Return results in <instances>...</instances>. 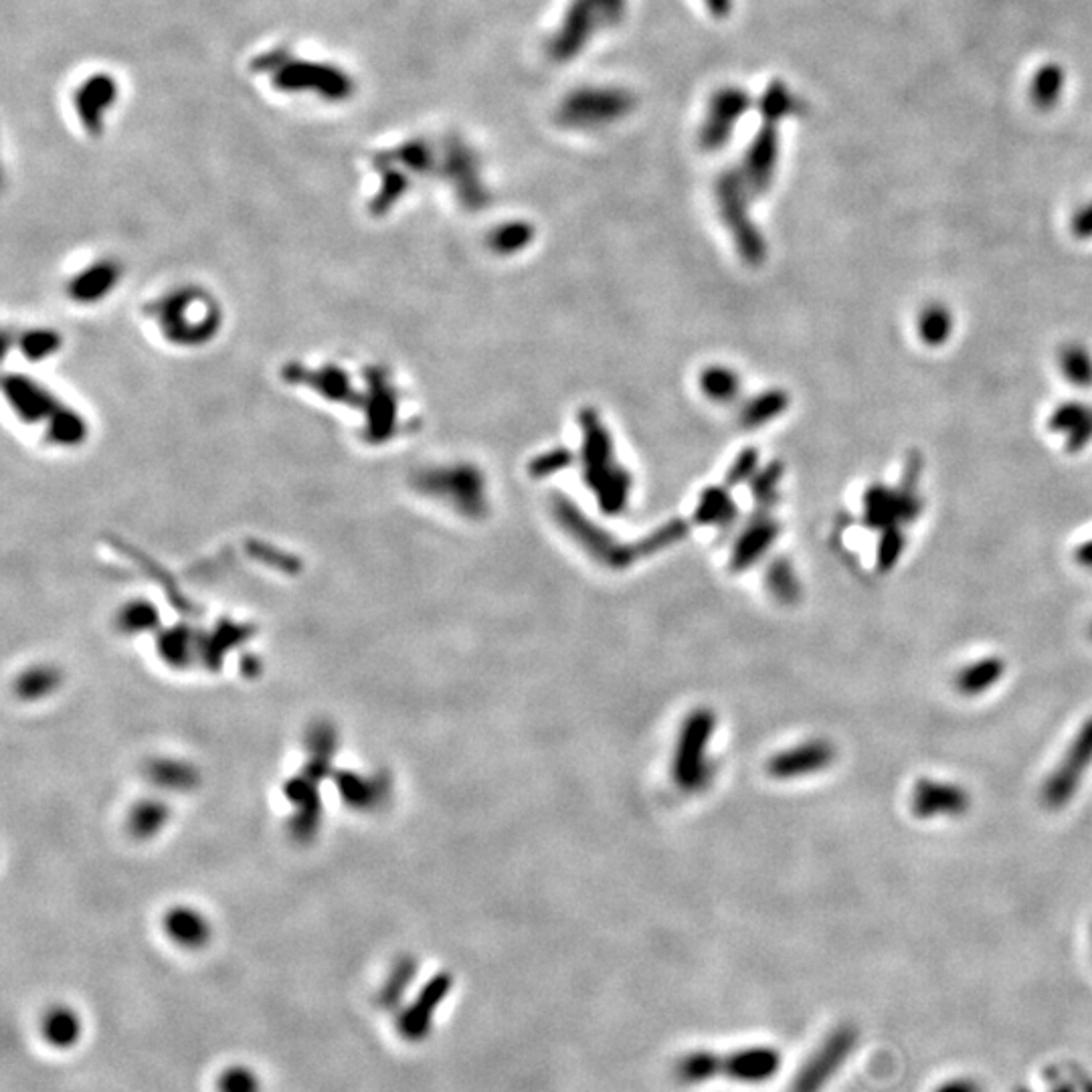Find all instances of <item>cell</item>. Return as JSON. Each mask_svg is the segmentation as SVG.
Wrapping results in <instances>:
<instances>
[{
    "label": "cell",
    "mask_w": 1092,
    "mask_h": 1092,
    "mask_svg": "<svg viewBox=\"0 0 1092 1092\" xmlns=\"http://www.w3.org/2000/svg\"><path fill=\"white\" fill-rule=\"evenodd\" d=\"M904 544H906V540H904V534H903L901 529L884 530V534L878 542V553H876V564H878L882 573L895 568V564L903 557Z\"/></svg>",
    "instance_id": "obj_18"
},
{
    "label": "cell",
    "mask_w": 1092,
    "mask_h": 1092,
    "mask_svg": "<svg viewBox=\"0 0 1092 1092\" xmlns=\"http://www.w3.org/2000/svg\"><path fill=\"white\" fill-rule=\"evenodd\" d=\"M1017 1092H1030V1090H1026V1088H1022V1090H1017Z\"/></svg>",
    "instance_id": "obj_23"
},
{
    "label": "cell",
    "mask_w": 1092,
    "mask_h": 1092,
    "mask_svg": "<svg viewBox=\"0 0 1092 1092\" xmlns=\"http://www.w3.org/2000/svg\"><path fill=\"white\" fill-rule=\"evenodd\" d=\"M41 1034L53 1048H71L82 1036L78 1013L69 1007H53L43 1015Z\"/></svg>",
    "instance_id": "obj_11"
},
{
    "label": "cell",
    "mask_w": 1092,
    "mask_h": 1092,
    "mask_svg": "<svg viewBox=\"0 0 1092 1092\" xmlns=\"http://www.w3.org/2000/svg\"><path fill=\"white\" fill-rule=\"evenodd\" d=\"M1075 559H1076L1078 564H1082V566H1086V568H1092V538L1086 540V542H1082V544L1078 546Z\"/></svg>",
    "instance_id": "obj_22"
},
{
    "label": "cell",
    "mask_w": 1092,
    "mask_h": 1092,
    "mask_svg": "<svg viewBox=\"0 0 1092 1092\" xmlns=\"http://www.w3.org/2000/svg\"><path fill=\"white\" fill-rule=\"evenodd\" d=\"M854 1044L856 1032L852 1028H839L837 1032H834L828 1044L815 1056L811 1069H807V1073L803 1075L800 1084L802 1092H817L822 1088V1082L828 1080L837 1071V1066L850 1056Z\"/></svg>",
    "instance_id": "obj_4"
},
{
    "label": "cell",
    "mask_w": 1092,
    "mask_h": 1092,
    "mask_svg": "<svg viewBox=\"0 0 1092 1092\" xmlns=\"http://www.w3.org/2000/svg\"><path fill=\"white\" fill-rule=\"evenodd\" d=\"M1006 672V660L998 656H987L961 667L959 674L955 676V688L963 697H979V694L998 686Z\"/></svg>",
    "instance_id": "obj_10"
},
{
    "label": "cell",
    "mask_w": 1092,
    "mask_h": 1092,
    "mask_svg": "<svg viewBox=\"0 0 1092 1092\" xmlns=\"http://www.w3.org/2000/svg\"><path fill=\"white\" fill-rule=\"evenodd\" d=\"M166 935L185 949H198L209 942L211 925L207 918L188 906L172 908L164 918Z\"/></svg>",
    "instance_id": "obj_9"
},
{
    "label": "cell",
    "mask_w": 1092,
    "mask_h": 1092,
    "mask_svg": "<svg viewBox=\"0 0 1092 1092\" xmlns=\"http://www.w3.org/2000/svg\"><path fill=\"white\" fill-rule=\"evenodd\" d=\"M1062 377L1076 385V387H1090L1092 385V357L1086 346L1082 344H1066L1060 351L1058 358Z\"/></svg>",
    "instance_id": "obj_14"
},
{
    "label": "cell",
    "mask_w": 1092,
    "mask_h": 1092,
    "mask_svg": "<svg viewBox=\"0 0 1092 1092\" xmlns=\"http://www.w3.org/2000/svg\"><path fill=\"white\" fill-rule=\"evenodd\" d=\"M448 987H450L448 977H437L424 991H421V996L417 998V1002L401 1015V1020H399V1032L405 1040L426 1038V1034L429 1030V1024H431V1013L439 1006V1002L443 1000Z\"/></svg>",
    "instance_id": "obj_8"
},
{
    "label": "cell",
    "mask_w": 1092,
    "mask_h": 1092,
    "mask_svg": "<svg viewBox=\"0 0 1092 1092\" xmlns=\"http://www.w3.org/2000/svg\"><path fill=\"white\" fill-rule=\"evenodd\" d=\"M1073 231L1076 237L1080 239H1090L1092 237V205L1082 209L1075 221H1073Z\"/></svg>",
    "instance_id": "obj_21"
},
{
    "label": "cell",
    "mask_w": 1092,
    "mask_h": 1092,
    "mask_svg": "<svg viewBox=\"0 0 1092 1092\" xmlns=\"http://www.w3.org/2000/svg\"><path fill=\"white\" fill-rule=\"evenodd\" d=\"M1048 427L1052 433L1066 435V450L1080 452L1092 441V407L1076 401L1062 403L1052 411Z\"/></svg>",
    "instance_id": "obj_7"
},
{
    "label": "cell",
    "mask_w": 1092,
    "mask_h": 1092,
    "mask_svg": "<svg viewBox=\"0 0 1092 1092\" xmlns=\"http://www.w3.org/2000/svg\"><path fill=\"white\" fill-rule=\"evenodd\" d=\"M116 85L108 78H95L91 80L78 97V108L84 116L85 126L95 132V123L99 126V116L114 102Z\"/></svg>",
    "instance_id": "obj_12"
},
{
    "label": "cell",
    "mask_w": 1092,
    "mask_h": 1092,
    "mask_svg": "<svg viewBox=\"0 0 1092 1092\" xmlns=\"http://www.w3.org/2000/svg\"><path fill=\"white\" fill-rule=\"evenodd\" d=\"M413 972H415V967H413V963H411L409 959L401 961L399 965L394 967L391 977H389V981L385 983V987H383V991H381V996H379V1002H381L383 1007H394V1006H396V1002L401 1000L403 991L407 989V985H409V981H411V977H413Z\"/></svg>",
    "instance_id": "obj_17"
},
{
    "label": "cell",
    "mask_w": 1092,
    "mask_h": 1092,
    "mask_svg": "<svg viewBox=\"0 0 1092 1092\" xmlns=\"http://www.w3.org/2000/svg\"><path fill=\"white\" fill-rule=\"evenodd\" d=\"M921 508L923 504L914 495L912 488L892 490L876 486L866 495V523L878 530L901 529L903 525L916 520Z\"/></svg>",
    "instance_id": "obj_3"
},
{
    "label": "cell",
    "mask_w": 1092,
    "mask_h": 1092,
    "mask_svg": "<svg viewBox=\"0 0 1092 1092\" xmlns=\"http://www.w3.org/2000/svg\"><path fill=\"white\" fill-rule=\"evenodd\" d=\"M916 330L925 344L940 346L953 332V316L942 304H929L916 320Z\"/></svg>",
    "instance_id": "obj_13"
},
{
    "label": "cell",
    "mask_w": 1092,
    "mask_h": 1092,
    "mask_svg": "<svg viewBox=\"0 0 1092 1092\" xmlns=\"http://www.w3.org/2000/svg\"><path fill=\"white\" fill-rule=\"evenodd\" d=\"M59 684V676L51 667H31L18 680V694L22 699H39Z\"/></svg>",
    "instance_id": "obj_16"
},
{
    "label": "cell",
    "mask_w": 1092,
    "mask_h": 1092,
    "mask_svg": "<svg viewBox=\"0 0 1092 1092\" xmlns=\"http://www.w3.org/2000/svg\"><path fill=\"white\" fill-rule=\"evenodd\" d=\"M219 1092H259L257 1076L245 1066H231L219 1076Z\"/></svg>",
    "instance_id": "obj_19"
},
{
    "label": "cell",
    "mask_w": 1092,
    "mask_h": 1092,
    "mask_svg": "<svg viewBox=\"0 0 1092 1092\" xmlns=\"http://www.w3.org/2000/svg\"><path fill=\"white\" fill-rule=\"evenodd\" d=\"M1090 637H1092V626H1090Z\"/></svg>",
    "instance_id": "obj_24"
},
{
    "label": "cell",
    "mask_w": 1092,
    "mask_h": 1092,
    "mask_svg": "<svg viewBox=\"0 0 1092 1092\" xmlns=\"http://www.w3.org/2000/svg\"><path fill=\"white\" fill-rule=\"evenodd\" d=\"M836 759V751L828 740H809L798 749L783 753L773 761L771 771L779 777H798L807 773H817L830 767Z\"/></svg>",
    "instance_id": "obj_5"
},
{
    "label": "cell",
    "mask_w": 1092,
    "mask_h": 1092,
    "mask_svg": "<svg viewBox=\"0 0 1092 1092\" xmlns=\"http://www.w3.org/2000/svg\"><path fill=\"white\" fill-rule=\"evenodd\" d=\"M1092 767V716L1080 725L1078 733L1066 747L1060 763L1041 785V802L1052 811L1069 805L1080 789V783Z\"/></svg>",
    "instance_id": "obj_1"
},
{
    "label": "cell",
    "mask_w": 1092,
    "mask_h": 1092,
    "mask_svg": "<svg viewBox=\"0 0 1092 1092\" xmlns=\"http://www.w3.org/2000/svg\"><path fill=\"white\" fill-rule=\"evenodd\" d=\"M972 807L970 791L957 783L923 777L912 787L910 811L918 819L961 817Z\"/></svg>",
    "instance_id": "obj_2"
},
{
    "label": "cell",
    "mask_w": 1092,
    "mask_h": 1092,
    "mask_svg": "<svg viewBox=\"0 0 1092 1092\" xmlns=\"http://www.w3.org/2000/svg\"><path fill=\"white\" fill-rule=\"evenodd\" d=\"M933 1092H983L975 1080L970 1078H953L938 1084Z\"/></svg>",
    "instance_id": "obj_20"
},
{
    "label": "cell",
    "mask_w": 1092,
    "mask_h": 1092,
    "mask_svg": "<svg viewBox=\"0 0 1092 1092\" xmlns=\"http://www.w3.org/2000/svg\"><path fill=\"white\" fill-rule=\"evenodd\" d=\"M166 817H168V807L164 803L154 800L140 802L134 805L130 813V830L138 837L154 836L166 824Z\"/></svg>",
    "instance_id": "obj_15"
},
{
    "label": "cell",
    "mask_w": 1092,
    "mask_h": 1092,
    "mask_svg": "<svg viewBox=\"0 0 1092 1092\" xmlns=\"http://www.w3.org/2000/svg\"><path fill=\"white\" fill-rule=\"evenodd\" d=\"M278 85L284 89H320L330 95H344L351 89L349 80L340 71L330 67H314L308 63H293L282 71Z\"/></svg>",
    "instance_id": "obj_6"
}]
</instances>
